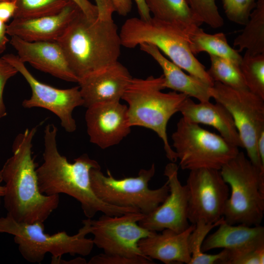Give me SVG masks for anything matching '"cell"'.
Wrapping results in <instances>:
<instances>
[{
    "instance_id": "obj_35",
    "label": "cell",
    "mask_w": 264,
    "mask_h": 264,
    "mask_svg": "<svg viewBox=\"0 0 264 264\" xmlns=\"http://www.w3.org/2000/svg\"><path fill=\"white\" fill-rule=\"evenodd\" d=\"M98 9V18L103 20H112L115 8L111 0H94Z\"/></svg>"
},
{
    "instance_id": "obj_11",
    "label": "cell",
    "mask_w": 264,
    "mask_h": 264,
    "mask_svg": "<svg viewBox=\"0 0 264 264\" xmlns=\"http://www.w3.org/2000/svg\"><path fill=\"white\" fill-rule=\"evenodd\" d=\"M145 215L130 212L120 216L103 214L97 220L88 218L94 244L106 254L149 258L142 254L138 245L141 239L156 233L138 224Z\"/></svg>"
},
{
    "instance_id": "obj_15",
    "label": "cell",
    "mask_w": 264,
    "mask_h": 264,
    "mask_svg": "<svg viewBox=\"0 0 264 264\" xmlns=\"http://www.w3.org/2000/svg\"><path fill=\"white\" fill-rule=\"evenodd\" d=\"M89 140L102 149L118 144L131 132L127 106L120 101L101 102L85 114Z\"/></svg>"
},
{
    "instance_id": "obj_40",
    "label": "cell",
    "mask_w": 264,
    "mask_h": 264,
    "mask_svg": "<svg viewBox=\"0 0 264 264\" xmlns=\"http://www.w3.org/2000/svg\"><path fill=\"white\" fill-rule=\"evenodd\" d=\"M138 9L140 18L144 20H148L152 16L146 4L145 0H134Z\"/></svg>"
},
{
    "instance_id": "obj_19",
    "label": "cell",
    "mask_w": 264,
    "mask_h": 264,
    "mask_svg": "<svg viewBox=\"0 0 264 264\" xmlns=\"http://www.w3.org/2000/svg\"><path fill=\"white\" fill-rule=\"evenodd\" d=\"M80 11L71 1L55 14L30 19H13L7 26V35L30 42L56 41Z\"/></svg>"
},
{
    "instance_id": "obj_27",
    "label": "cell",
    "mask_w": 264,
    "mask_h": 264,
    "mask_svg": "<svg viewBox=\"0 0 264 264\" xmlns=\"http://www.w3.org/2000/svg\"><path fill=\"white\" fill-rule=\"evenodd\" d=\"M239 68L247 88L264 99V53L245 51Z\"/></svg>"
},
{
    "instance_id": "obj_13",
    "label": "cell",
    "mask_w": 264,
    "mask_h": 264,
    "mask_svg": "<svg viewBox=\"0 0 264 264\" xmlns=\"http://www.w3.org/2000/svg\"><path fill=\"white\" fill-rule=\"evenodd\" d=\"M1 57L17 70L31 88V95L23 101L22 107L46 109L59 118L61 125L66 132H74L77 127L72 115L73 110L84 105L79 86L66 89L53 87L37 80L17 55L6 54Z\"/></svg>"
},
{
    "instance_id": "obj_36",
    "label": "cell",
    "mask_w": 264,
    "mask_h": 264,
    "mask_svg": "<svg viewBox=\"0 0 264 264\" xmlns=\"http://www.w3.org/2000/svg\"><path fill=\"white\" fill-rule=\"evenodd\" d=\"M70 0L74 2L88 18L95 19L98 18V13L97 6L88 0Z\"/></svg>"
},
{
    "instance_id": "obj_26",
    "label": "cell",
    "mask_w": 264,
    "mask_h": 264,
    "mask_svg": "<svg viewBox=\"0 0 264 264\" xmlns=\"http://www.w3.org/2000/svg\"><path fill=\"white\" fill-rule=\"evenodd\" d=\"M223 221V217L220 221L214 223L199 221L195 224V227L189 237V247L191 255L189 264H221L226 256L225 249H223V250L216 254H208L202 251L201 246L209 232Z\"/></svg>"
},
{
    "instance_id": "obj_4",
    "label": "cell",
    "mask_w": 264,
    "mask_h": 264,
    "mask_svg": "<svg viewBox=\"0 0 264 264\" xmlns=\"http://www.w3.org/2000/svg\"><path fill=\"white\" fill-rule=\"evenodd\" d=\"M164 81L163 75L145 79L132 78L122 99L128 104L130 126L143 127L155 132L163 142L167 157L175 162L177 160L168 141L167 126L188 96L175 91L162 92Z\"/></svg>"
},
{
    "instance_id": "obj_6",
    "label": "cell",
    "mask_w": 264,
    "mask_h": 264,
    "mask_svg": "<svg viewBox=\"0 0 264 264\" xmlns=\"http://www.w3.org/2000/svg\"><path fill=\"white\" fill-rule=\"evenodd\" d=\"M83 226L74 235L66 231L49 235L44 233V222H19L8 215L0 218V233L14 236L15 242L22 257L32 263H40L49 253L51 264H59L63 255H88L94 245L92 239L86 237L90 233L89 220L82 221Z\"/></svg>"
},
{
    "instance_id": "obj_12",
    "label": "cell",
    "mask_w": 264,
    "mask_h": 264,
    "mask_svg": "<svg viewBox=\"0 0 264 264\" xmlns=\"http://www.w3.org/2000/svg\"><path fill=\"white\" fill-rule=\"evenodd\" d=\"M188 194L187 216L191 224L214 223L223 217L229 187L220 170L201 168L190 171L185 184Z\"/></svg>"
},
{
    "instance_id": "obj_32",
    "label": "cell",
    "mask_w": 264,
    "mask_h": 264,
    "mask_svg": "<svg viewBox=\"0 0 264 264\" xmlns=\"http://www.w3.org/2000/svg\"><path fill=\"white\" fill-rule=\"evenodd\" d=\"M88 264H151L152 259L147 258H137L105 253L92 257Z\"/></svg>"
},
{
    "instance_id": "obj_16",
    "label": "cell",
    "mask_w": 264,
    "mask_h": 264,
    "mask_svg": "<svg viewBox=\"0 0 264 264\" xmlns=\"http://www.w3.org/2000/svg\"><path fill=\"white\" fill-rule=\"evenodd\" d=\"M217 230L206 237L201 246L202 252L216 248L226 250L221 264H231L235 259L249 252L264 247V227L232 225L224 221Z\"/></svg>"
},
{
    "instance_id": "obj_38",
    "label": "cell",
    "mask_w": 264,
    "mask_h": 264,
    "mask_svg": "<svg viewBox=\"0 0 264 264\" xmlns=\"http://www.w3.org/2000/svg\"><path fill=\"white\" fill-rule=\"evenodd\" d=\"M115 11L119 15H127L132 8V0H111Z\"/></svg>"
},
{
    "instance_id": "obj_21",
    "label": "cell",
    "mask_w": 264,
    "mask_h": 264,
    "mask_svg": "<svg viewBox=\"0 0 264 264\" xmlns=\"http://www.w3.org/2000/svg\"><path fill=\"white\" fill-rule=\"evenodd\" d=\"M179 112L182 117L190 122L212 126L230 143L243 148L233 119L221 104L216 102L213 104L209 101L197 103L187 97Z\"/></svg>"
},
{
    "instance_id": "obj_28",
    "label": "cell",
    "mask_w": 264,
    "mask_h": 264,
    "mask_svg": "<svg viewBox=\"0 0 264 264\" xmlns=\"http://www.w3.org/2000/svg\"><path fill=\"white\" fill-rule=\"evenodd\" d=\"M13 1L16 11L13 19H30L57 14L70 0H9Z\"/></svg>"
},
{
    "instance_id": "obj_18",
    "label": "cell",
    "mask_w": 264,
    "mask_h": 264,
    "mask_svg": "<svg viewBox=\"0 0 264 264\" xmlns=\"http://www.w3.org/2000/svg\"><path fill=\"white\" fill-rule=\"evenodd\" d=\"M9 43L23 63L63 80L78 83L57 41L30 42L11 36Z\"/></svg>"
},
{
    "instance_id": "obj_7",
    "label": "cell",
    "mask_w": 264,
    "mask_h": 264,
    "mask_svg": "<svg viewBox=\"0 0 264 264\" xmlns=\"http://www.w3.org/2000/svg\"><path fill=\"white\" fill-rule=\"evenodd\" d=\"M220 172L231 189L223 212L224 221L232 225H260L264 213V172L242 152Z\"/></svg>"
},
{
    "instance_id": "obj_43",
    "label": "cell",
    "mask_w": 264,
    "mask_h": 264,
    "mask_svg": "<svg viewBox=\"0 0 264 264\" xmlns=\"http://www.w3.org/2000/svg\"><path fill=\"white\" fill-rule=\"evenodd\" d=\"M1 0H0V1H1Z\"/></svg>"
},
{
    "instance_id": "obj_25",
    "label": "cell",
    "mask_w": 264,
    "mask_h": 264,
    "mask_svg": "<svg viewBox=\"0 0 264 264\" xmlns=\"http://www.w3.org/2000/svg\"><path fill=\"white\" fill-rule=\"evenodd\" d=\"M233 45L238 48L239 53L246 49L251 54L264 53V0H257L248 22Z\"/></svg>"
},
{
    "instance_id": "obj_24",
    "label": "cell",
    "mask_w": 264,
    "mask_h": 264,
    "mask_svg": "<svg viewBox=\"0 0 264 264\" xmlns=\"http://www.w3.org/2000/svg\"><path fill=\"white\" fill-rule=\"evenodd\" d=\"M188 40L190 50L195 55L206 52L209 55L226 59L239 66L242 56L230 46L223 33L210 34L199 27L188 37Z\"/></svg>"
},
{
    "instance_id": "obj_9",
    "label": "cell",
    "mask_w": 264,
    "mask_h": 264,
    "mask_svg": "<svg viewBox=\"0 0 264 264\" xmlns=\"http://www.w3.org/2000/svg\"><path fill=\"white\" fill-rule=\"evenodd\" d=\"M179 166L189 171L201 168L220 170L239 153V147L220 135L181 117L172 136Z\"/></svg>"
},
{
    "instance_id": "obj_14",
    "label": "cell",
    "mask_w": 264,
    "mask_h": 264,
    "mask_svg": "<svg viewBox=\"0 0 264 264\" xmlns=\"http://www.w3.org/2000/svg\"><path fill=\"white\" fill-rule=\"evenodd\" d=\"M178 170L175 162L165 166L164 175L167 178L169 193L155 209L138 221L142 227L155 232L168 229L180 233L190 225L187 216V190L179 180Z\"/></svg>"
},
{
    "instance_id": "obj_1",
    "label": "cell",
    "mask_w": 264,
    "mask_h": 264,
    "mask_svg": "<svg viewBox=\"0 0 264 264\" xmlns=\"http://www.w3.org/2000/svg\"><path fill=\"white\" fill-rule=\"evenodd\" d=\"M57 132L53 124L47 125L44 130V162L36 170L41 193L47 196L65 194L74 198L80 203L84 215L88 219L99 212L120 216L138 211L111 205L99 198L92 190L90 173L93 168L101 167L100 165L86 154L75 159L73 163L68 162L58 151Z\"/></svg>"
},
{
    "instance_id": "obj_17",
    "label": "cell",
    "mask_w": 264,
    "mask_h": 264,
    "mask_svg": "<svg viewBox=\"0 0 264 264\" xmlns=\"http://www.w3.org/2000/svg\"><path fill=\"white\" fill-rule=\"evenodd\" d=\"M132 78L127 67L118 61L85 76L78 82L83 106L120 101Z\"/></svg>"
},
{
    "instance_id": "obj_20",
    "label": "cell",
    "mask_w": 264,
    "mask_h": 264,
    "mask_svg": "<svg viewBox=\"0 0 264 264\" xmlns=\"http://www.w3.org/2000/svg\"><path fill=\"white\" fill-rule=\"evenodd\" d=\"M196 225L180 233L166 229L161 233L154 234L141 239L139 248L144 256L159 260L166 264H189L191 255L189 247V237Z\"/></svg>"
},
{
    "instance_id": "obj_8",
    "label": "cell",
    "mask_w": 264,
    "mask_h": 264,
    "mask_svg": "<svg viewBox=\"0 0 264 264\" xmlns=\"http://www.w3.org/2000/svg\"><path fill=\"white\" fill-rule=\"evenodd\" d=\"M155 173L153 164L148 169H141L135 177L115 178L109 170L107 176L101 167L90 171L91 185L95 195L109 204L133 208L148 214L155 209L169 193L167 181L161 187L151 189L149 183Z\"/></svg>"
},
{
    "instance_id": "obj_37",
    "label": "cell",
    "mask_w": 264,
    "mask_h": 264,
    "mask_svg": "<svg viewBox=\"0 0 264 264\" xmlns=\"http://www.w3.org/2000/svg\"><path fill=\"white\" fill-rule=\"evenodd\" d=\"M16 5L12 0H3L0 1V19L6 23L10 19L13 18Z\"/></svg>"
},
{
    "instance_id": "obj_5",
    "label": "cell",
    "mask_w": 264,
    "mask_h": 264,
    "mask_svg": "<svg viewBox=\"0 0 264 264\" xmlns=\"http://www.w3.org/2000/svg\"><path fill=\"white\" fill-rule=\"evenodd\" d=\"M122 46L133 48L142 44L155 46L170 61L210 86L214 81L190 50L187 36L177 26L153 17L127 19L119 31Z\"/></svg>"
},
{
    "instance_id": "obj_2",
    "label": "cell",
    "mask_w": 264,
    "mask_h": 264,
    "mask_svg": "<svg viewBox=\"0 0 264 264\" xmlns=\"http://www.w3.org/2000/svg\"><path fill=\"white\" fill-rule=\"evenodd\" d=\"M37 127L26 129L15 137L12 155L0 170V184L4 188L7 215L19 222H44L59 203V195L40 191L36 164L32 157V141Z\"/></svg>"
},
{
    "instance_id": "obj_34",
    "label": "cell",
    "mask_w": 264,
    "mask_h": 264,
    "mask_svg": "<svg viewBox=\"0 0 264 264\" xmlns=\"http://www.w3.org/2000/svg\"><path fill=\"white\" fill-rule=\"evenodd\" d=\"M264 247L245 253L233 260L231 264H264Z\"/></svg>"
},
{
    "instance_id": "obj_10",
    "label": "cell",
    "mask_w": 264,
    "mask_h": 264,
    "mask_svg": "<svg viewBox=\"0 0 264 264\" xmlns=\"http://www.w3.org/2000/svg\"><path fill=\"white\" fill-rule=\"evenodd\" d=\"M211 97L223 106L231 115L247 157L264 172L257 150L260 134L264 131V99L247 89H237L214 82Z\"/></svg>"
},
{
    "instance_id": "obj_22",
    "label": "cell",
    "mask_w": 264,
    "mask_h": 264,
    "mask_svg": "<svg viewBox=\"0 0 264 264\" xmlns=\"http://www.w3.org/2000/svg\"><path fill=\"white\" fill-rule=\"evenodd\" d=\"M139 46L141 51L151 56L161 67L165 88H170L189 97H194L199 102L210 101L211 86L184 72L181 68L165 57L155 46L142 44Z\"/></svg>"
},
{
    "instance_id": "obj_33",
    "label": "cell",
    "mask_w": 264,
    "mask_h": 264,
    "mask_svg": "<svg viewBox=\"0 0 264 264\" xmlns=\"http://www.w3.org/2000/svg\"><path fill=\"white\" fill-rule=\"evenodd\" d=\"M18 73L10 64L0 58V120L6 116L7 111L3 98L4 87L9 79Z\"/></svg>"
},
{
    "instance_id": "obj_23",
    "label": "cell",
    "mask_w": 264,
    "mask_h": 264,
    "mask_svg": "<svg viewBox=\"0 0 264 264\" xmlns=\"http://www.w3.org/2000/svg\"><path fill=\"white\" fill-rule=\"evenodd\" d=\"M153 17L179 28L187 37L203 23L186 0H145Z\"/></svg>"
},
{
    "instance_id": "obj_41",
    "label": "cell",
    "mask_w": 264,
    "mask_h": 264,
    "mask_svg": "<svg viewBox=\"0 0 264 264\" xmlns=\"http://www.w3.org/2000/svg\"><path fill=\"white\" fill-rule=\"evenodd\" d=\"M257 147L261 161L264 166V131L262 132L259 135Z\"/></svg>"
},
{
    "instance_id": "obj_39",
    "label": "cell",
    "mask_w": 264,
    "mask_h": 264,
    "mask_svg": "<svg viewBox=\"0 0 264 264\" xmlns=\"http://www.w3.org/2000/svg\"><path fill=\"white\" fill-rule=\"evenodd\" d=\"M7 25L0 19V55L5 50L7 44L9 42L7 37Z\"/></svg>"
},
{
    "instance_id": "obj_3",
    "label": "cell",
    "mask_w": 264,
    "mask_h": 264,
    "mask_svg": "<svg viewBox=\"0 0 264 264\" xmlns=\"http://www.w3.org/2000/svg\"><path fill=\"white\" fill-rule=\"evenodd\" d=\"M56 41L70 69L79 80L117 62L122 46L113 19H90L81 11Z\"/></svg>"
},
{
    "instance_id": "obj_42",
    "label": "cell",
    "mask_w": 264,
    "mask_h": 264,
    "mask_svg": "<svg viewBox=\"0 0 264 264\" xmlns=\"http://www.w3.org/2000/svg\"><path fill=\"white\" fill-rule=\"evenodd\" d=\"M4 193V188L3 185H0V198L3 197Z\"/></svg>"
},
{
    "instance_id": "obj_31",
    "label": "cell",
    "mask_w": 264,
    "mask_h": 264,
    "mask_svg": "<svg viewBox=\"0 0 264 264\" xmlns=\"http://www.w3.org/2000/svg\"><path fill=\"white\" fill-rule=\"evenodd\" d=\"M225 14L232 22L245 25L256 6L257 0H221Z\"/></svg>"
},
{
    "instance_id": "obj_29",
    "label": "cell",
    "mask_w": 264,
    "mask_h": 264,
    "mask_svg": "<svg viewBox=\"0 0 264 264\" xmlns=\"http://www.w3.org/2000/svg\"><path fill=\"white\" fill-rule=\"evenodd\" d=\"M209 56L210 66L207 71L214 82L235 88L248 89L239 66L221 57L213 55Z\"/></svg>"
},
{
    "instance_id": "obj_30",
    "label": "cell",
    "mask_w": 264,
    "mask_h": 264,
    "mask_svg": "<svg viewBox=\"0 0 264 264\" xmlns=\"http://www.w3.org/2000/svg\"><path fill=\"white\" fill-rule=\"evenodd\" d=\"M192 11L202 22L217 28L222 26L224 21L220 15L215 0H186Z\"/></svg>"
}]
</instances>
